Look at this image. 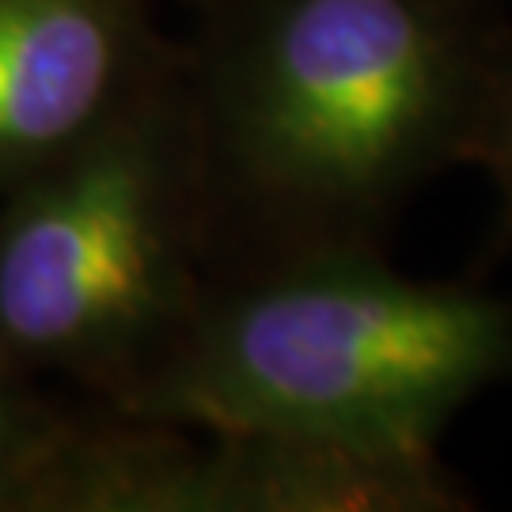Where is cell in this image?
Masks as SVG:
<instances>
[{
	"mask_svg": "<svg viewBox=\"0 0 512 512\" xmlns=\"http://www.w3.org/2000/svg\"><path fill=\"white\" fill-rule=\"evenodd\" d=\"M209 236L380 247L512 95L505 0H217L186 54Z\"/></svg>",
	"mask_w": 512,
	"mask_h": 512,
	"instance_id": "6da1fadb",
	"label": "cell"
},
{
	"mask_svg": "<svg viewBox=\"0 0 512 512\" xmlns=\"http://www.w3.org/2000/svg\"><path fill=\"white\" fill-rule=\"evenodd\" d=\"M512 380V296L391 270L380 247L251 258L114 391L133 421L440 463L448 421Z\"/></svg>",
	"mask_w": 512,
	"mask_h": 512,
	"instance_id": "7a4b0ae2",
	"label": "cell"
},
{
	"mask_svg": "<svg viewBox=\"0 0 512 512\" xmlns=\"http://www.w3.org/2000/svg\"><path fill=\"white\" fill-rule=\"evenodd\" d=\"M213 258L186 54L88 141L0 194V380L110 395L164 353Z\"/></svg>",
	"mask_w": 512,
	"mask_h": 512,
	"instance_id": "3957f363",
	"label": "cell"
},
{
	"mask_svg": "<svg viewBox=\"0 0 512 512\" xmlns=\"http://www.w3.org/2000/svg\"><path fill=\"white\" fill-rule=\"evenodd\" d=\"M179 61L145 0H0V194L88 141Z\"/></svg>",
	"mask_w": 512,
	"mask_h": 512,
	"instance_id": "277c9868",
	"label": "cell"
},
{
	"mask_svg": "<svg viewBox=\"0 0 512 512\" xmlns=\"http://www.w3.org/2000/svg\"><path fill=\"white\" fill-rule=\"evenodd\" d=\"M65 437V421L27 399L16 380H0V509H35L42 475Z\"/></svg>",
	"mask_w": 512,
	"mask_h": 512,
	"instance_id": "5b68a950",
	"label": "cell"
},
{
	"mask_svg": "<svg viewBox=\"0 0 512 512\" xmlns=\"http://www.w3.org/2000/svg\"><path fill=\"white\" fill-rule=\"evenodd\" d=\"M478 167H486V175L494 179L497 194H501V209H497V239L512 243V95L501 118H497L490 141L478 156Z\"/></svg>",
	"mask_w": 512,
	"mask_h": 512,
	"instance_id": "8992f818",
	"label": "cell"
},
{
	"mask_svg": "<svg viewBox=\"0 0 512 512\" xmlns=\"http://www.w3.org/2000/svg\"><path fill=\"white\" fill-rule=\"evenodd\" d=\"M198 4H205V8H209V4H217V0H198Z\"/></svg>",
	"mask_w": 512,
	"mask_h": 512,
	"instance_id": "52a82bcc",
	"label": "cell"
}]
</instances>
